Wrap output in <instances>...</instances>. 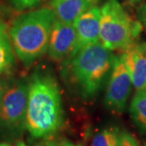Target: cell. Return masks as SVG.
Returning a JSON list of instances; mask_svg holds the SVG:
<instances>
[{"label":"cell","mask_w":146,"mask_h":146,"mask_svg":"<svg viewBox=\"0 0 146 146\" xmlns=\"http://www.w3.org/2000/svg\"><path fill=\"white\" fill-rule=\"evenodd\" d=\"M63 121L60 89L48 72H34L28 83L25 128L34 138L55 133Z\"/></svg>","instance_id":"obj_1"},{"label":"cell","mask_w":146,"mask_h":146,"mask_svg":"<svg viewBox=\"0 0 146 146\" xmlns=\"http://www.w3.org/2000/svg\"><path fill=\"white\" fill-rule=\"evenodd\" d=\"M54 21L52 9L43 7L22 14L11 23V44L24 65H30L46 52Z\"/></svg>","instance_id":"obj_2"},{"label":"cell","mask_w":146,"mask_h":146,"mask_svg":"<svg viewBox=\"0 0 146 146\" xmlns=\"http://www.w3.org/2000/svg\"><path fill=\"white\" fill-rule=\"evenodd\" d=\"M115 56L98 42L67 58L65 68L68 78L82 97L90 98L99 92L109 77Z\"/></svg>","instance_id":"obj_3"},{"label":"cell","mask_w":146,"mask_h":146,"mask_svg":"<svg viewBox=\"0 0 146 146\" xmlns=\"http://www.w3.org/2000/svg\"><path fill=\"white\" fill-rule=\"evenodd\" d=\"M141 30V23L117 0H108L101 7L100 42L110 50H125L136 43Z\"/></svg>","instance_id":"obj_4"},{"label":"cell","mask_w":146,"mask_h":146,"mask_svg":"<svg viewBox=\"0 0 146 146\" xmlns=\"http://www.w3.org/2000/svg\"><path fill=\"white\" fill-rule=\"evenodd\" d=\"M28 83L22 80L8 81L0 102V130L16 137L25 128Z\"/></svg>","instance_id":"obj_5"},{"label":"cell","mask_w":146,"mask_h":146,"mask_svg":"<svg viewBox=\"0 0 146 146\" xmlns=\"http://www.w3.org/2000/svg\"><path fill=\"white\" fill-rule=\"evenodd\" d=\"M132 86L130 73L122 55H115L105 95L106 107L114 113H123Z\"/></svg>","instance_id":"obj_6"},{"label":"cell","mask_w":146,"mask_h":146,"mask_svg":"<svg viewBox=\"0 0 146 146\" xmlns=\"http://www.w3.org/2000/svg\"><path fill=\"white\" fill-rule=\"evenodd\" d=\"M100 19L101 8L95 5L83 12L74 21L76 41L70 55L74 54L83 47L100 42Z\"/></svg>","instance_id":"obj_7"},{"label":"cell","mask_w":146,"mask_h":146,"mask_svg":"<svg viewBox=\"0 0 146 146\" xmlns=\"http://www.w3.org/2000/svg\"><path fill=\"white\" fill-rule=\"evenodd\" d=\"M76 41L73 24L55 21L53 24L47 48L49 56L54 60L64 59L72 54Z\"/></svg>","instance_id":"obj_8"},{"label":"cell","mask_w":146,"mask_h":146,"mask_svg":"<svg viewBox=\"0 0 146 146\" xmlns=\"http://www.w3.org/2000/svg\"><path fill=\"white\" fill-rule=\"evenodd\" d=\"M136 90L144 89L146 81V43H134L121 54Z\"/></svg>","instance_id":"obj_9"},{"label":"cell","mask_w":146,"mask_h":146,"mask_svg":"<svg viewBox=\"0 0 146 146\" xmlns=\"http://www.w3.org/2000/svg\"><path fill=\"white\" fill-rule=\"evenodd\" d=\"M98 0H51V9L55 19L63 23L73 24L79 16Z\"/></svg>","instance_id":"obj_10"},{"label":"cell","mask_w":146,"mask_h":146,"mask_svg":"<svg viewBox=\"0 0 146 146\" xmlns=\"http://www.w3.org/2000/svg\"><path fill=\"white\" fill-rule=\"evenodd\" d=\"M15 51L11 44L9 29L0 22V74L8 71L15 61Z\"/></svg>","instance_id":"obj_11"},{"label":"cell","mask_w":146,"mask_h":146,"mask_svg":"<svg viewBox=\"0 0 146 146\" xmlns=\"http://www.w3.org/2000/svg\"><path fill=\"white\" fill-rule=\"evenodd\" d=\"M131 117L133 123L146 133V90H136L130 104Z\"/></svg>","instance_id":"obj_12"},{"label":"cell","mask_w":146,"mask_h":146,"mask_svg":"<svg viewBox=\"0 0 146 146\" xmlns=\"http://www.w3.org/2000/svg\"><path fill=\"white\" fill-rule=\"evenodd\" d=\"M119 133L116 127L105 128L94 136L91 146H118Z\"/></svg>","instance_id":"obj_13"},{"label":"cell","mask_w":146,"mask_h":146,"mask_svg":"<svg viewBox=\"0 0 146 146\" xmlns=\"http://www.w3.org/2000/svg\"><path fill=\"white\" fill-rule=\"evenodd\" d=\"M118 146H141L137 139L127 131H120Z\"/></svg>","instance_id":"obj_14"},{"label":"cell","mask_w":146,"mask_h":146,"mask_svg":"<svg viewBox=\"0 0 146 146\" xmlns=\"http://www.w3.org/2000/svg\"><path fill=\"white\" fill-rule=\"evenodd\" d=\"M43 0H11V3L16 9L25 10L35 7L39 4Z\"/></svg>","instance_id":"obj_15"},{"label":"cell","mask_w":146,"mask_h":146,"mask_svg":"<svg viewBox=\"0 0 146 146\" xmlns=\"http://www.w3.org/2000/svg\"><path fill=\"white\" fill-rule=\"evenodd\" d=\"M139 17L141 20L142 25L146 29V3H145L143 5L140 7L139 10Z\"/></svg>","instance_id":"obj_16"},{"label":"cell","mask_w":146,"mask_h":146,"mask_svg":"<svg viewBox=\"0 0 146 146\" xmlns=\"http://www.w3.org/2000/svg\"><path fill=\"white\" fill-rule=\"evenodd\" d=\"M47 146H76L70 141H61V142H48Z\"/></svg>","instance_id":"obj_17"},{"label":"cell","mask_w":146,"mask_h":146,"mask_svg":"<svg viewBox=\"0 0 146 146\" xmlns=\"http://www.w3.org/2000/svg\"><path fill=\"white\" fill-rule=\"evenodd\" d=\"M7 83H8V80H4V79H0V102H1V99H2L3 92H4L6 87L7 85Z\"/></svg>","instance_id":"obj_18"},{"label":"cell","mask_w":146,"mask_h":146,"mask_svg":"<svg viewBox=\"0 0 146 146\" xmlns=\"http://www.w3.org/2000/svg\"><path fill=\"white\" fill-rule=\"evenodd\" d=\"M16 146H28V145H27L26 144H25L24 141H19V142L17 143Z\"/></svg>","instance_id":"obj_19"},{"label":"cell","mask_w":146,"mask_h":146,"mask_svg":"<svg viewBox=\"0 0 146 146\" xmlns=\"http://www.w3.org/2000/svg\"><path fill=\"white\" fill-rule=\"evenodd\" d=\"M0 146H12V145H11L10 144H7V143H0Z\"/></svg>","instance_id":"obj_20"},{"label":"cell","mask_w":146,"mask_h":146,"mask_svg":"<svg viewBox=\"0 0 146 146\" xmlns=\"http://www.w3.org/2000/svg\"><path fill=\"white\" fill-rule=\"evenodd\" d=\"M144 89H145L146 90V81H145V88H144Z\"/></svg>","instance_id":"obj_21"},{"label":"cell","mask_w":146,"mask_h":146,"mask_svg":"<svg viewBox=\"0 0 146 146\" xmlns=\"http://www.w3.org/2000/svg\"><path fill=\"white\" fill-rule=\"evenodd\" d=\"M76 146H80V145H76Z\"/></svg>","instance_id":"obj_22"},{"label":"cell","mask_w":146,"mask_h":146,"mask_svg":"<svg viewBox=\"0 0 146 146\" xmlns=\"http://www.w3.org/2000/svg\"><path fill=\"white\" fill-rule=\"evenodd\" d=\"M145 146H146V145H145Z\"/></svg>","instance_id":"obj_23"}]
</instances>
